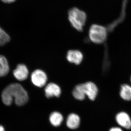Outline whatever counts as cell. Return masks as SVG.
<instances>
[{"label": "cell", "mask_w": 131, "mask_h": 131, "mask_svg": "<svg viewBox=\"0 0 131 131\" xmlns=\"http://www.w3.org/2000/svg\"><path fill=\"white\" fill-rule=\"evenodd\" d=\"M2 99L6 105L9 106L14 99L17 106H22L27 103L28 96L27 92L21 84L18 83L9 84L3 91Z\"/></svg>", "instance_id": "6da1fadb"}, {"label": "cell", "mask_w": 131, "mask_h": 131, "mask_svg": "<svg viewBox=\"0 0 131 131\" xmlns=\"http://www.w3.org/2000/svg\"><path fill=\"white\" fill-rule=\"evenodd\" d=\"M98 91L96 84L93 82H88L76 85L72 93L74 97L78 100H83L86 95L90 100L94 101L97 96Z\"/></svg>", "instance_id": "7a4b0ae2"}, {"label": "cell", "mask_w": 131, "mask_h": 131, "mask_svg": "<svg viewBox=\"0 0 131 131\" xmlns=\"http://www.w3.org/2000/svg\"><path fill=\"white\" fill-rule=\"evenodd\" d=\"M68 19L75 29L79 31H82L86 20L87 15L85 12L74 7L69 11Z\"/></svg>", "instance_id": "3957f363"}, {"label": "cell", "mask_w": 131, "mask_h": 131, "mask_svg": "<svg viewBox=\"0 0 131 131\" xmlns=\"http://www.w3.org/2000/svg\"><path fill=\"white\" fill-rule=\"evenodd\" d=\"M107 35V30L103 26L94 24L90 28L89 38L91 42L95 43H103L106 41Z\"/></svg>", "instance_id": "277c9868"}, {"label": "cell", "mask_w": 131, "mask_h": 131, "mask_svg": "<svg viewBox=\"0 0 131 131\" xmlns=\"http://www.w3.org/2000/svg\"><path fill=\"white\" fill-rule=\"evenodd\" d=\"M32 82L36 86L42 88L46 84L47 77L46 73L40 69L36 70L31 74Z\"/></svg>", "instance_id": "5b68a950"}, {"label": "cell", "mask_w": 131, "mask_h": 131, "mask_svg": "<svg viewBox=\"0 0 131 131\" xmlns=\"http://www.w3.org/2000/svg\"><path fill=\"white\" fill-rule=\"evenodd\" d=\"M45 93L46 96L48 98L59 97L61 95V90L58 84L54 83H50L45 87Z\"/></svg>", "instance_id": "8992f818"}, {"label": "cell", "mask_w": 131, "mask_h": 131, "mask_svg": "<svg viewBox=\"0 0 131 131\" xmlns=\"http://www.w3.org/2000/svg\"><path fill=\"white\" fill-rule=\"evenodd\" d=\"M116 122L121 126L127 129L131 128V119L129 115L124 112L117 114L115 117Z\"/></svg>", "instance_id": "52a82bcc"}, {"label": "cell", "mask_w": 131, "mask_h": 131, "mask_svg": "<svg viewBox=\"0 0 131 131\" xmlns=\"http://www.w3.org/2000/svg\"><path fill=\"white\" fill-rule=\"evenodd\" d=\"M14 76L16 80L19 81H23L27 79L29 71L25 65L20 64L13 71Z\"/></svg>", "instance_id": "ba28073f"}, {"label": "cell", "mask_w": 131, "mask_h": 131, "mask_svg": "<svg viewBox=\"0 0 131 131\" xmlns=\"http://www.w3.org/2000/svg\"><path fill=\"white\" fill-rule=\"evenodd\" d=\"M66 58L71 63L79 65L83 59V55L78 50H70L67 52Z\"/></svg>", "instance_id": "9c48e42d"}, {"label": "cell", "mask_w": 131, "mask_h": 131, "mask_svg": "<svg viewBox=\"0 0 131 131\" xmlns=\"http://www.w3.org/2000/svg\"><path fill=\"white\" fill-rule=\"evenodd\" d=\"M80 117L78 115L74 113L69 115L66 122L68 128L71 129H77L80 126Z\"/></svg>", "instance_id": "30bf717a"}, {"label": "cell", "mask_w": 131, "mask_h": 131, "mask_svg": "<svg viewBox=\"0 0 131 131\" xmlns=\"http://www.w3.org/2000/svg\"><path fill=\"white\" fill-rule=\"evenodd\" d=\"M63 120V116L58 112H55L52 113L49 117V120L51 124L55 127H58L61 125Z\"/></svg>", "instance_id": "8fae6325"}, {"label": "cell", "mask_w": 131, "mask_h": 131, "mask_svg": "<svg viewBox=\"0 0 131 131\" xmlns=\"http://www.w3.org/2000/svg\"><path fill=\"white\" fill-rule=\"evenodd\" d=\"M9 70V64L7 59L4 56L0 55V77L6 75Z\"/></svg>", "instance_id": "7c38bea8"}, {"label": "cell", "mask_w": 131, "mask_h": 131, "mask_svg": "<svg viewBox=\"0 0 131 131\" xmlns=\"http://www.w3.org/2000/svg\"><path fill=\"white\" fill-rule=\"evenodd\" d=\"M120 95L125 101L131 100V86L127 84H123L121 87Z\"/></svg>", "instance_id": "4fadbf2b"}, {"label": "cell", "mask_w": 131, "mask_h": 131, "mask_svg": "<svg viewBox=\"0 0 131 131\" xmlns=\"http://www.w3.org/2000/svg\"><path fill=\"white\" fill-rule=\"evenodd\" d=\"M10 37L2 28L0 27V46H2L9 42Z\"/></svg>", "instance_id": "5bb4252c"}, {"label": "cell", "mask_w": 131, "mask_h": 131, "mask_svg": "<svg viewBox=\"0 0 131 131\" xmlns=\"http://www.w3.org/2000/svg\"><path fill=\"white\" fill-rule=\"evenodd\" d=\"M109 131H123L122 129L118 127H113L111 128Z\"/></svg>", "instance_id": "9a60e30c"}, {"label": "cell", "mask_w": 131, "mask_h": 131, "mask_svg": "<svg viewBox=\"0 0 131 131\" xmlns=\"http://www.w3.org/2000/svg\"><path fill=\"white\" fill-rule=\"evenodd\" d=\"M3 2L6 3H10L14 2L16 0H1Z\"/></svg>", "instance_id": "2e32d148"}, {"label": "cell", "mask_w": 131, "mask_h": 131, "mask_svg": "<svg viewBox=\"0 0 131 131\" xmlns=\"http://www.w3.org/2000/svg\"><path fill=\"white\" fill-rule=\"evenodd\" d=\"M0 131H5L4 127L1 125H0Z\"/></svg>", "instance_id": "e0dca14e"}, {"label": "cell", "mask_w": 131, "mask_h": 131, "mask_svg": "<svg viewBox=\"0 0 131 131\" xmlns=\"http://www.w3.org/2000/svg\"></svg>", "instance_id": "ac0fdd59"}]
</instances>
